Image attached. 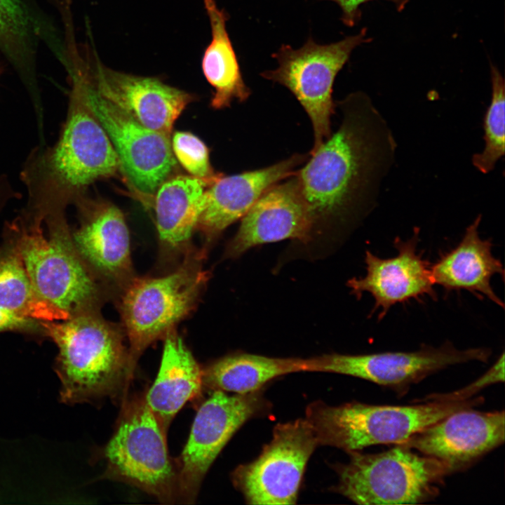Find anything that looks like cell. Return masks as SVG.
<instances>
[{"label":"cell","instance_id":"9a60e30c","mask_svg":"<svg viewBox=\"0 0 505 505\" xmlns=\"http://www.w3.org/2000/svg\"><path fill=\"white\" fill-rule=\"evenodd\" d=\"M505 439L504 411H456L413 435L404 443L412 450L437 459L452 472L460 471Z\"/></svg>","mask_w":505,"mask_h":505},{"label":"cell","instance_id":"f546056e","mask_svg":"<svg viewBox=\"0 0 505 505\" xmlns=\"http://www.w3.org/2000/svg\"><path fill=\"white\" fill-rule=\"evenodd\" d=\"M335 2L342 10V20L346 25L352 27L361 18L360 6L372 0H330ZM394 4L398 11L404 9L409 0H387Z\"/></svg>","mask_w":505,"mask_h":505},{"label":"cell","instance_id":"4dcf8cb0","mask_svg":"<svg viewBox=\"0 0 505 505\" xmlns=\"http://www.w3.org/2000/svg\"><path fill=\"white\" fill-rule=\"evenodd\" d=\"M32 320L0 307V331L31 327L34 325Z\"/></svg>","mask_w":505,"mask_h":505},{"label":"cell","instance_id":"484cf974","mask_svg":"<svg viewBox=\"0 0 505 505\" xmlns=\"http://www.w3.org/2000/svg\"><path fill=\"white\" fill-rule=\"evenodd\" d=\"M492 97L483 120L485 147L472 156L473 166L483 174L495 168L505 152L504 79L496 66L490 65Z\"/></svg>","mask_w":505,"mask_h":505},{"label":"cell","instance_id":"7a4b0ae2","mask_svg":"<svg viewBox=\"0 0 505 505\" xmlns=\"http://www.w3.org/2000/svg\"><path fill=\"white\" fill-rule=\"evenodd\" d=\"M42 321L59 349L56 371L60 396L67 404L128 396V349L123 328L95 311L58 322Z\"/></svg>","mask_w":505,"mask_h":505},{"label":"cell","instance_id":"f1b7e54d","mask_svg":"<svg viewBox=\"0 0 505 505\" xmlns=\"http://www.w3.org/2000/svg\"><path fill=\"white\" fill-rule=\"evenodd\" d=\"M504 381V353L495 362L494 365L477 381L456 392L445 394H437L431 396V399L459 400H466L483 387L496 382Z\"/></svg>","mask_w":505,"mask_h":505},{"label":"cell","instance_id":"7402d4cb","mask_svg":"<svg viewBox=\"0 0 505 505\" xmlns=\"http://www.w3.org/2000/svg\"><path fill=\"white\" fill-rule=\"evenodd\" d=\"M160 368L151 388L144 393L149 408L168 431L183 405L203 389L202 368L181 337L173 329L165 337Z\"/></svg>","mask_w":505,"mask_h":505},{"label":"cell","instance_id":"8fae6325","mask_svg":"<svg viewBox=\"0 0 505 505\" xmlns=\"http://www.w3.org/2000/svg\"><path fill=\"white\" fill-rule=\"evenodd\" d=\"M213 391L198 408L186 445L175 459L178 503L195 502L206 474L223 447L244 423L267 406L259 390L233 395Z\"/></svg>","mask_w":505,"mask_h":505},{"label":"cell","instance_id":"d6986e66","mask_svg":"<svg viewBox=\"0 0 505 505\" xmlns=\"http://www.w3.org/2000/svg\"><path fill=\"white\" fill-rule=\"evenodd\" d=\"M309 154L295 153L271 166L221 175L206 189V204L196 226L207 240H212L241 219L274 184L293 175L308 159Z\"/></svg>","mask_w":505,"mask_h":505},{"label":"cell","instance_id":"8992f818","mask_svg":"<svg viewBox=\"0 0 505 505\" xmlns=\"http://www.w3.org/2000/svg\"><path fill=\"white\" fill-rule=\"evenodd\" d=\"M337 466L336 491L358 504H415L437 496L445 477L452 473L441 461L396 445L385 452H348Z\"/></svg>","mask_w":505,"mask_h":505},{"label":"cell","instance_id":"5b68a950","mask_svg":"<svg viewBox=\"0 0 505 505\" xmlns=\"http://www.w3.org/2000/svg\"><path fill=\"white\" fill-rule=\"evenodd\" d=\"M167 431L149 408L144 393L122 400L113 436L103 449V478L136 487L164 504L178 501V473L169 455Z\"/></svg>","mask_w":505,"mask_h":505},{"label":"cell","instance_id":"cb8c5ba5","mask_svg":"<svg viewBox=\"0 0 505 505\" xmlns=\"http://www.w3.org/2000/svg\"><path fill=\"white\" fill-rule=\"evenodd\" d=\"M309 358L231 354L202 368L203 387L212 391L248 393L260 390L276 377L309 371Z\"/></svg>","mask_w":505,"mask_h":505},{"label":"cell","instance_id":"d4e9b609","mask_svg":"<svg viewBox=\"0 0 505 505\" xmlns=\"http://www.w3.org/2000/svg\"><path fill=\"white\" fill-rule=\"evenodd\" d=\"M0 307L44 321H64L72 316L38 295L15 247L0 256Z\"/></svg>","mask_w":505,"mask_h":505},{"label":"cell","instance_id":"e0dca14e","mask_svg":"<svg viewBox=\"0 0 505 505\" xmlns=\"http://www.w3.org/2000/svg\"><path fill=\"white\" fill-rule=\"evenodd\" d=\"M419 230H414L407 241L397 237L393 242L397 250L395 257L384 259L370 251L365 252L366 275L353 278L347 282L351 292L358 297L368 292L375 299L374 311L380 309L382 318L396 304L428 295L436 299L430 264L417 251Z\"/></svg>","mask_w":505,"mask_h":505},{"label":"cell","instance_id":"ba28073f","mask_svg":"<svg viewBox=\"0 0 505 505\" xmlns=\"http://www.w3.org/2000/svg\"><path fill=\"white\" fill-rule=\"evenodd\" d=\"M367 29L329 44L317 43L309 37L297 49L283 44L272 57L278 62L275 69L260 73L264 79L287 88L307 114L312 126L316 150L332 132V116L335 112L332 99L335 79L349 60L352 51L369 42Z\"/></svg>","mask_w":505,"mask_h":505},{"label":"cell","instance_id":"44dd1931","mask_svg":"<svg viewBox=\"0 0 505 505\" xmlns=\"http://www.w3.org/2000/svg\"><path fill=\"white\" fill-rule=\"evenodd\" d=\"M481 215L469 225L459 244L443 253L430 267L432 280L447 291L466 290L483 295L497 305L504 307L490 283L499 274L503 280L504 269L501 261L492 252V243L480 237L478 227Z\"/></svg>","mask_w":505,"mask_h":505},{"label":"cell","instance_id":"52a82bcc","mask_svg":"<svg viewBox=\"0 0 505 505\" xmlns=\"http://www.w3.org/2000/svg\"><path fill=\"white\" fill-rule=\"evenodd\" d=\"M15 248L31 282L44 300L72 316L95 311L103 290L78 253L65 225L52 226L48 236L41 218L19 231Z\"/></svg>","mask_w":505,"mask_h":505},{"label":"cell","instance_id":"9c48e42d","mask_svg":"<svg viewBox=\"0 0 505 505\" xmlns=\"http://www.w3.org/2000/svg\"><path fill=\"white\" fill-rule=\"evenodd\" d=\"M79 62L71 69L72 83L107 133L120 169L137 191L154 194L177 164L170 135L144 126L103 97L86 65Z\"/></svg>","mask_w":505,"mask_h":505},{"label":"cell","instance_id":"603a6c76","mask_svg":"<svg viewBox=\"0 0 505 505\" xmlns=\"http://www.w3.org/2000/svg\"><path fill=\"white\" fill-rule=\"evenodd\" d=\"M209 18L212 39L206 48L201 67L207 81L214 89L210 107L221 109L231 107L237 100L246 101L251 90L245 84L233 44L229 38L227 13L220 8L215 0H203Z\"/></svg>","mask_w":505,"mask_h":505},{"label":"cell","instance_id":"30bf717a","mask_svg":"<svg viewBox=\"0 0 505 505\" xmlns=\"http://www.w3.org/2000/svg\"><path fill=\"white\" fill-rule=\"evenodd\" d=\"M318 445L306 418L278 424L260 455L232 473V482L248 504H295L307 464Z\"/></svg>","mask_w":505,"mask_h":505},{"label":"cell","instance_id":"5bb4252c","mask_svg":"<svg viewBox=\"0 0 505 505\" xmlns=\"http://www.w3.org/2000/svg\"><path fill=\"white\" fill-rule=\"evenodd\" d=\"M98 93L144 126L170 135L175 121L194 97L152 76L109 68L92 57L86 62Z\"/></svg>","mask_w":505,"mask_h":505},{"label":"cell","instance_id":"6da1fadb","mask_svg":"<svg viewBox=\"0 0 505 505\" xmlns=\"http://www.w3.org/2000/svg\"><path fill=\"white\" fill-rule=\"evenodd\" d=\"M335 106L338 128L296 172L314 231L371 211L395 161L392 130L365 93L353 92Z\"/></svg>","mask_w":505,"mask_h":505},{"label":"cell","instance_id":"277c9868","mask_svg":"<svg viewBox=\"0 0 505 505\" xmlns=\"http://www.w3.org/2000/svg\"><path fill=\"white\" fill-rule=\"evenodd\" d=\"M201 255L191 250L172 272L135 277L120 293L122 328L128 341V383L144 350L166 334L196 305L208 281Z\"/></svg>","mask_w":505,"mask_h":505},{"label":"cell","instance_id":"ffe728a7","mask_svg":"<svg viewBox=\"0 0 505 505\" xmlns=\"http://www.w3.org/2000/svg\"><path fill=\"white\" fill-rule=\"evenodd\" d=\"M213 182L192 175L166 179L157 189L154 210L162 256H185L206 204V189Z\"/></svg>","mask_w":505,"mask_h":505},{"label":"cell","instance_id":"3957f363","mask_svg":"<svg viewBox=\"0 0 505 505\" xmlns=\"http://www.w3.org/2000/svg\"><path fill=\"white\" fill-rule=\"evenodd\" d=\"M482 400H433L412 405L352 402L338 406L318 401L308 406L306 419L313 426L320 445H330L349 452L374 445L403 444L441 419L472 408Z\"/></svg>","mask_w":505,"mask_h":505},{"label":"cell","instance_id":"4fadbf2b","mask_svg":"<svg viewBox=\"0 0 505 505\" xmlns=\"http://www.w3.org/2000/svg\"><path fill=\"white\" fill-rule=\"evenodd\" d=\"M50 165L62 184L73 190L112 176L120 169L107 133L74 83L67 119Z\"/></svg>","mask_w":505,"mask_h":505},{"label":"cell","instance_id":"4316f807","mask_svg":"<svg viewBox=\"0 0 505 505\" xmlns=\"http://www.w3.org/2000/svg\"><path fill=\"white\" fill-rule=\"evenodd\" d=\"M32 28L20 1L0 0V47L11 59H20L27 51Z\"/></svg>","mask_w":505,"mask_h":505},{"label":"cell","instance_id":"ac0fdd59","mask_svg":"<svg viewBox=\"0 0 505 505\" xmlns=\"http://www.w3.org/2000/svg\"><path fill=\"white\" fill-rule=\"evenodd\" d=\"M72 241L80 257L107 288L120 294L135 277L128 228L123 213L114 204L90 206Z\"/></svg>","mask_w":505,"mask_h":505},{"label":"cell","instance_id":"7c38bea8","mask_svg":"<svg viewBox=\"0 0 505 505\" xmlns=\"http://www.w3.org/2000/svg\"><path fill=\"white\" fill-rule=\"evenodd\" d=\"M487 348L460 350L452 343L424 346L414 351L369 354H327L309 358V372H325L361 378L397 391L449 366L470 361L487 362Z\"/></svg>","mask_w":505,"mask_h":505},{"label":"cell","instance_id":"83f0119b","mask_svg":"<svg viewBox=\"0 0 505 505\" xmlns=\"http://www.w3.org/2000/svg\"><path fill=\"white\" fill-rule=\"evenodd\" d=\"M170 141L175 159L191 175L214 182L222 175L211 166L208 147L193 133L175 131Z\"/></svg>","mask_w":505,"mask_h":505},{"label":"cell","instance_id":"2e32d148","mask_svg":"<svg viewBox=\"0 0 505 505\" xmlns=\"http://www.w3.org/2000/svg\"><path fill=\"white\" fill-rule=\"evenodd\" d=\"M296 172L266 190L241 218L226 257L236 258L261 244L311 238L313 222Z\"/></svg>","mask_w":505,"mask_h":505}]
</instances>
